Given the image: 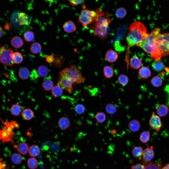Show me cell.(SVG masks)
<instances>
[{"instance_id":"1","label":"cell","mask_w":169,"mask_h":169,"mask_svg":"<svg viewBox=\"0 0 169 169\" xmlns=\"http://www.w3.org/2000/svg\"><path fill=\"white\" fill-rule=\"evenodd\" d=\"M160 28H155L148 37L142 40L136 45L149 54L151 58L155 61H160L162 56L160 50L156 46L154 41V38L160 33Z\"/></svg>"},{"instance_id":"2","label":"cell","mask_w":169,"mask_h":169,"mask_svg":"<svg viewBox=\"0 0 169 169\" xmlns=\"http://www.w3.org/2000/svg\"><path fill=\"white\" fill-rule=\"evenodd\" d=\"M126 41L129 47H132L148 37L150 34L147 33L146 28L141 22L136 21L132 23L129 28Z\"/></svg>"},{"instance_id":"3","label":"cell","mask_w":169,"mask_h":169,"mask_svg":"<svg viewBox=\"0 0 169 169\" xmlns=\"http://www.w3.org/2000/svg\"><path fill=\"white\" fill-rule=\"evenodd\" d=\"M109 16L108 13L101 10L92 27L94 35L102 39H105L108 34V25L111 21Z\"/></svg>"},{"instance_id":"4","label":"cell","mask_w":169,"mask_h":169,"mask_svg":"<svg viewBox=\"0 0 169 169\" xmlns=\"http://www.w3.org/2000/svg\"><path fill=\"white\" fill-rule=\"evenodd\" d=\"M1 121L5 126L0 130V140L2 143L9 142H13L12 139L14 134L13 130L15 128H18L19 124L15 121L11 120L10 122Z\"/></svg>"},{"instance_id":"5","label":"cell","mask_w":169,"mask_h":169,"mask_svg":"<svg viewBox=\"0 0 169 169\" xmlns=\"http://www.w3.org/2000/svg\"><path fill=\"white\" fill-rule=\"evenodd\" d=\"M59 74L66 76L73 83H83L86 79L83 76L81 71L78 69L76 66L74 65H71L69 67L65 68L60 72Z\"/></svg>"},{"instance_id":"6","label":"cell","mask_w":169,"mask_h":169,"mask_svg":"<svg viewBox=\"0 0 169 169\" xmlns=\"http://www.w3.org/2000/svg\"><path fill=\"white\" fill-rule=\"evenodd\" d=\"M101 10L100 9L95 11L83 9L81 11L78 16V21L83 26L87 27L95 21Z\"/></svg>"},{"instance_id":"7","label":"cell","mask_w":169,"mask_h":169,"mask_svg":"<svg viewBox=\"0 0 169 169\" xmlns=\"http://www.w3.org/2000/svg\"><path fill=\"white\" fill-rule=\"evenodd\" d=\"M10 49H7L4 46L0 48V61L6 66H12L14 63L11 57V54L13 53Z\"/></svg>"},{"instance_id":"8","label":"cell","mask_w":169,"mask_h":169,"mask_svg":"<svg viewBox=\"0 0 169 169\" xmlns=\"http://www.w3.org/2000/svg\"><path fill=\"white\" fill-rule=\"evenodd\" d=\"M154 41L156 46L160 50L162 56H165L169 54L167 48V42L163 38L161 34L159 33L155 38Z\"/></svg>"},{"instance_id":"9","label":"cell","mask_w":169,"mask_h":169,"mask_svg":"<svg viewBox=\"0 0 169 169\" xmlns=\"http://www.w3.org/2000/svg\"><path fill=\"white\" fill-rule=\"evenodd\" d=\"M73 83L66 76L60 75L57 84L63 89L65 90L68 93L71 94L73 90Z\"/></svg>"},{"instance_id":"10","label":"cell","mask_w":169,"mask_h":169,"mask_svg":"<svg viewBox=\"0 0 169 169\" xmlns=\"http://www.w3.org/2000/svg\"><path fill=\"white\" fill-rule=\"evenodd\" d=\"M152 146H148L143 151L142 162L144 165L147 164L153 158L154 153Z\"/></svg>"},{"instance_id":"11","label":"cell","mask_w":169,"mask_h":169,"mask_svg":"<svg viewBox=\"0 0 169 169\" xmlns=\"http://www.w3.org/2000/svg\"><path fill=\"white\" fill-rule=\"evenodd\" d=\"M150 126L157 132L160 131L162 126L161 119L158 115L153 113L149 121Z\"/></svg>"},{"instance_id":"12","label":"cell","mask_w":169,"mask_h":169,"mask_svg":"<svg viewBox=\"0 0 169 169\" xmlns=\"http://www.w3.org/2000/svg\"><path fill=\"white\" fill-rule=\"evenodd\" d=\"M58 124L60 130H65L69 127L71 125V122L68 117L66 116H63L59 119Z\"/></svg>"},{"instance_id":"13","label":"cell","mask_w":169,"mask_h":169,"mask_svg":"<svg viewBox=\"0 0 169 169\" xmlns=\"http://www.w3.org/2000/svg\"><path fill=\"white\" fill-rule=\"evenodd\" d=\"M62 27L64 31L68 33H72L76 30L75 24L71 20H68L65 22L63 24Z\"/></svg>"},{"instance_id":"14","label":"cell","mask_w":169,"mask_h":169,"mask_svg":"<svg viewBox=\"0 0 169 169\" xmlns=\"http://www.w3.org/2000/svg\"><path fill=\"white\" fill-rule=\"evenodd\" d=\"M118 58V54L115 51L112 50H109L106 52L105 58L108 62L111 63L115 62Z\"/></svg>"},{"instance_id":"15","label":"cell","mask_w":169,"mask_h":169,"mask_svg":"<svg viewBox=\"0 0 169 169\" xmlns=\"http://www.w3.org/2000/svg\"><path fill=\"white\" fill-rule=\"evenodd\" d=\"M142 64V62L141 59L136 55L134 56L130 60V65L134 69H139L141 66Z\"/></svg>"},{"instance_id":"16","label":"cell","mask_w":169,"mask_h":169,"mask_svg":"<svg viewBox=\"0 0 169 169\" xmlns=\"http://www.w3.org/2000/svg\"><path fill=\"white\" fill-rule=\"evenodd\" d=\"M138 75L141 79H146L151 76V71L148 67L145 66L142 67L139 70Z\"/></svg>"},{"instance_id":"17","label":"cell","mask_w":169,"mask_h":169,"mask_svg":"<svg viewBox=\"0 0 169 169\" xmlns=\"http://www.w3.org/2000/svg\"><path fill=\"white\" fill-rule=\"evenodd\" d=\"M156 111L157 114L159 116L163 117L167 114L169 110L167 106L164 104H161L157 107Z\"/></svg>"},{"instance_id":"18","label":"cell","mask_w":169,"mask_h":169,"mask_svg":"<svg viewBox=\"0 0 169 169\" xmlns=\"http://www.w3.org/2000/svg\"><path fill=\"white\" fill-rule=\"evenodd\" d=\"M128 127L131 131L133 132H135L139 130L140 128V125L138 120L133 119L131 120L129 122Z\"/></svg>"},{"instance_id":"19","label":"cell","mask_w":169,"mask_h":169,"mask_svg":"<svg viewBox=\"0 0 169 169\" xmlns=\"http://www.w3.org/2000/svg\"><path fill=\"white\" fill-rule=\"evenodd\" d=\"M18 75L19 78L23 80L27 79L30 75L29 69L25 67L20 68L19 69Z\"/></svg>"},{"instance_id":"20","label":"cell","mask_w":169,"mask_h":169,"mask_svg":"<svg viewBox=\"0 0 169 169\" xmlns=\"http://www.w3.org/2000/svg\"><path fill=\"white\" fill-rule=\"evenodd\" d=\"M16 147L17 151L20 154H25L28 151L29 148L28 145L24 142H20L16 146Z\"/></svg>"},{"instance_id":"21","label":"cell","mask_w":169,"mask_h":169,"mask_svg":"<svg viewBox=\"0 0 169 169\" xmlns=\"http://www.w3.org/2000/svg\"><path fill=\"white\" fill-rule=\"evenodd\" d=\"M19 24L20 25H27L29 24V19L28 15L25 13L20 12L18 13Z\"/></svg>"},{"instance_id":"22","label":"cell","mask_w":169,"mask_h":169,"mask_svg":"<svg viewBox=\"0 0 169 169\" xmlns=\"http://www.w3.org/2000/svg\"><path fill=\"white\" fill-rule=\"evenodd\" d=\"M12 46L16 48H19L21 47L23 44V41L19 36H16L13 37L11 41Z\"/></svg>"},{"instance_id":"23","label":"cell","mask_w":169,"mask_h":169,"mask_svg":"<svg viewBox=\"0 0 169 169\" xmlns=\"http://www.w3.org/2000/svg\"><path fill=\"white\" fill-rule=\"evenodd\" d=\"M11 57L14 63L19 64L23 61V56L19 52H17L12 53L11 54Z\"/></svg>"},{"instance_id":"24","label":"cell","mask_w":169,"mask_h":169,"mask_svg":"<svg viewBox=\"0 0 169 169\" xmlns=\"http://www.w3.org/2000/svg\"><path fill=\"white\" fill-rule=\"evenodd\" d=\"M23 118L26 120L31 119L34 116V112L31 109L27 108L24 110L21 113Z\"/></svg>"},{"instance_id":"25","label":"cell","mask_w":169,"mask_h":169,"mask_svg":"<svg viewBox=\"0 0 169 169\" xmlns=\"http://www.w3.org/2000/svg\"><path fill=\"white\" fill-rule=\"evenodd\" d=\"M152 66L154 70L158 72H160L165 68L164 64L161 61H155L152 63Z\"/></svg>"},{"instance_id":"26","label":"cell","mask_w":169,"mask_h":169,"mask_svg":"<svg viewBox=\"0 0 169 169\" xmlns=\"http://www.w3.org/2000/svg\"><path fill=\"white\" fill-rule=\"evenodd\" d=\"M28 152L30 155L33 157L38 156L40 154V150L38 146L35 145H33L29 147Z\"/></svg>"},{"instance_id":"27","label":"cell","mask_w":169,"mask_h":169,"mask_svg":"<svg viewBox=\"0 0 169 169\" xmlns=\"http://www.w3.org/2000/svg\"><path fill=\"white\" fill-rule=\"evenodd\" d=\"M51 90L52 95L55 98L60 97L63 93V89L57 85L54 86Z\"/></svg>"},{"instance_id":"28","label":"cell","mask_w":169,"mask_h":169,"mask_svg":"<svg viewBox=\"0 0 169 169\" xmlns=\"http://www.w3.org/2000/svg\"><path fill=\"white\" fill-rule=\"evenodd\" d=\"M10 111L12 115L16 116L18 115L22 111L21 106L18 104H13L11 108Z\"/></svg>"},{"instance_id":"29","label":"cell","mask_w":169,"mask_h":169,"mask_svg":"<svg viewBox=\"0 0 169 169\" xmlns=\"http://www.w3.org/2000/svg\"><path fill=\"white\" fill-rule=\"evenodd\" d=\"M103 73L106 78H110L113 76L114 71L113 69L111 67L106 66L104 68Z\"/></svg>"},{"instance_id":"30","label":"cell","mask_w":169,"mask_h":169,"mask_svg":"<svg viewBox=\"0 0 169 169\" xmlns=\"http://www.w3.org/2000/svg\"><path fill=\"white\" fill-rule=\"evenodd\" d=\"M42 49L41 45L39 43L35 42L33 43L31 45L30 50L32 53L37 54L39 53Z\"/></svg>"},{"instance_id":"31","label":"cell","mask_w":169,"mask_h":169,"mask_svg":"<svg viewBox=\"0 0 169 169\" xmlns=\"http://www.w3.org/2000/svg\"><path fill=\"white\" fill-rule=\"evenodd\" d=\"M163 76L159 75L153 77L151 80V83L154 87H158L160 86L162 84Z\"/></svg>"},{"instance_id":"32","label":"cell","mask_w":169,"mask_h":169,"mask_svg":"<svg viewBox=\"0 0 169 169\" xmlns=\"http://www.w3.org/2000/svg\"><path fill=\"white\" fill-rule=\"evenodd\" d=\"M48 72L47 67L44 65L40 66L37 70L38 74L41 77H44L46 76L48 73Z\"/></svg>"},{"instance_id":"33","label":"cell","mask_w":169,"mask_h":169,"mask_svg":"<svg viewBox=\"0 0 169 169\" xmlns=\"http://www.w3.org/2000/svg\"><path fill=\"white\" fill-rule=\"evenodd\" d=\"M144 166L145 169H161L162 162L156 163L150 161Z\"/></svg>"},{"instance_id":"34","label":"cell","mask_w":169,"mask_h":169,"mask_svg":"<svg viewBox=\"0 0 169 169\" xmlns=\"http://www.w3.org/2000/svg\"><path fill=\"white\" fill-rule=\"evenodd\" d=\"M105 110L106 112L108 114L112 115L116 112L117 108L116 106L114 104L109 103L106 106Z\"/></svg>"},{"instance_id":"35","label":"cell","mask_w":169,"mask_h":169,"mask_svg":"<svg viewBox=\"0 0 169 169\" xmlns=\"http://www.w3.org/2000/svg\"><path fill=\"white\" fill-rule=\"evenodd\" d=\"M95 117L97 122L99 123H103L106 120V119L105 114L102 111L97 112Z\"/></svg>"},{"instance_id":"36","label":"cell","mask_w":169,"mask_h":169,"mask_svg":"<svg viewBox=\"0 0 169 169\" xmlns=\"http://www.w3.org/2000/svg\"><path fill=\"white\" fill-rule=\"evenodd\" d=\"M42 86L43 88L47 91L51 90L54 86L53 81L50 79H46L43 82L42 84Z\"/></svg>"},{"instance_id":"37","label":"cell","mask_w":169,"mask_h":169,"mask_svg":"<svg viewBox=\"0 0 169 169\" xmlns=\"http://www.w3.org/2000/svg\"><path fill=\"white\" fill-rule=\"evenodd\" d=\"M143 150L141 146H136L133 149L132 154L134 157L140 158L142 156Z\"/></svg>"},{"instance_id":"38","label":"cell","mask_w":169,"mask_h":169,"mask_svg":"<svg viewBox=\"0 0 169 169\" xmlns=\"http://www.w3.org/2000/svg\"><path fill=\"white\" fill-rule=\"evenodd\" d=\"M27 164L28 167L31 169H35L38 165L37 160L33 157L29 158L27 160Z\"/></svg>"},{"instance_id":"39","label":"cell","mask_w":169,"mask_h":169,"mask_svg":"<svg viewBox=\"0 0 169 169\" xmlns=\"http://www.w3.org/2000/svg\"><path fill=\"white\" fill-rule=\"evenodd\" d=\"M11 160L12 161L14 164H19L22 161V157L20 154L15 153L12 155Z\"/></svg>"},{"instance_id":"40","label":"cell","mask_w":169,"mask_h":169,"mask_svg":"<svg viewBox=\"0 0 169 169\" xmlns=\"http://www.w3.org/2000/svg\"><path fill=\"white\" fill-rule=\"evenodd\" d=\"M150 136V133L147 131H144L140 134L139 139L143 143H146L149 140Z\"/></svg>"},{"instance_id":"41","label":"cell","mask_w":169,"mask_h":169,"mask_svg":"<svg viewBox=\"0 0 169 169\" xmlns=\"http://www.w3.org/2000/svg\"><path fill=\"white\" fill-rule=\"evenodd\" d=\"M118 81L119 83L124 86L126 85L128 83L129 79L128 77L124 74L120 75L118 78Z\"/></svg>"},{"instance_id":"42","label":"cell","mask_w":169,"mask_h":169,"mask_svg":"<svg viewBox=\"0 0 169 169\" xmlns=\"http://www.w3.org/2000/svg\"><path fill=\"white\" fill-rule=\"evenodd\" d=\"M74 110L77 114L81 115L84 112L85 108L82 104H76L74 106Z\"/></svg>"},{"instance_id":"43","label":"cell","mask_w":169,"mask_h":169,"mask_svg":"<svg viewBox=\"0 0 169 169\" xmlns=\"http://www.w3.org/2000/svg\"><path fill=\"white\" fill-rule=\"evenodd\" d=\"M126 10L123 7L118 8L116 11L115 14L116 16L120 18L124 17L126 16Z\"/></svg>"},{"instance_id":"44","label":"cell","mask_w":169,"mask_h":169,"mask_svg":"<svg viewBox=\"0 0 169 169\" xmlns=\"http://www.w3.org/2000/svg\"><path fill=\"white\" fill-rule=\"evenodd\" d=\"M23 36L26 41L30 42L32 41L34 38V34L33 32L28 31L24 34Z\"/></svg>"},{"instance_id":"45","label":"cell","mask_w":169,"mask_h":169,"mask_svg":"<svg viewBox=\"0 0 169 169\" xmlns=\"http://www.w3.org/2000/svg\"><path fill=\"white\" fill-rule=\"evenodd\" d=\"M84 1L81 0H71L69 1V4L72 6H74L82 3Z\"/></svg>"},{"instance_id":"46","label":"cell","mask_w":169,"mask_h":169,"mask_svg":"<svg viewBox=\"0 0 169 169\" xmlns=\"http://www.w3.org/2000/svg\"><path fill=\"white\" fill-rule=\"evenodd\" d=\"M131 169H145V167L141 163L137 164L131 167Z\"/></svg>"},{"instance_id":"47","label":"cell","mask_w":169,"mask_h":169,"mask_svg":"<svg viewBox=\"0 0 169 169\" xmlns=\"http://www.w3.org/2000/svg\"><path fill=\"white\" fill-rule=\"evenodd\" d=\"M46 61L49 63H53L54 60V57L52 55H48L46 58Z\"/></svg>"},{"instance_id":"48","label":"cell","mask_w":169,"mask_h":169,"mask_svg":"<svg viewBox=\"0 0 169 169\" xmlns=\"http://www.w3.org/2000/svg\"><path fill=\"white\" fill-rule=\"evenodd\" d=\"M11 27V24L8 22H6L5 24L4 28L5 30L9 31Z\"/></svg>"},{"instance_id":"49","label":"cell","mask_w":169,"mask_h":169,"mask_svg":"<svg viewBox=\"0 0 169 169\" xmlns=\"http://www.w3.org/2000/svg\"><path fill=\"white\" fill-rule=\"evenodd\" d=\"M165 90L167 93L168 94L169 96V84L166 86L165 88Z\"/></svg>"},{"instance_id":"50","label":"cell","mask_w":169,"mask_h":169,"mask_svg":"<svg viewBox=\"0 0 169 169\" xmlns=\"http://www.w3.org/2000/svg\"><path fill=\"white\" fill-rule=\"evenodd\" d=\"M111 133L113 135H116L117 132V130L115 129H112L111 130Z\"/></svg>"},{"instance_id":"51","label":"cell","mask_w":169,"mask_h":169,"mask_svg":"<svg viewBox=\"0 0 169 169\" xmlns=\"http://www.w3.org/2000/svg\"><path fill=\"white\" fill-rule=\"evenodd\" d=\"M161 169H169V163L166 164Z\"/></svg>"},{"instance_id":"52","label":"cell","mask_w":169,"mask_h":169,"mask_svg":"<svg viewBox=\"0 0 169 169\" xmlns=\"http://www.w3.org/2000/svg\"><path fill=\"white\" fill-rule=\"evenodd\" d=\"M0 37H1L3 34V30L2 29V28L1 27H0Z\"/></svg>"},{"instance_id":"53","label":"cell","mask_w":169,"mask_h":169,"mask_svg":"<svg viewBox=\"0 0 169 169\" xmlns=\"http://www.w3.org/2000/svg\"><path fill=\"white\" fill-rule=\"evenodd\" d=\"M165 69L166 71L169 73V68L167 67H166Z\"/></svg>"},{"instance_id":"54","label":"cell","mask_w":169,"mask_h":169,"mask_svg":"<svg viewBox=\"0 0 169 169\" xmlns=\"http://www.w3.org/2000/svg\"><path fill=\"white\" fill-rule=\"evenodd\" d=\"M167 48L169 51V43L167 44Z\"/></svg>"}]
</instances>
